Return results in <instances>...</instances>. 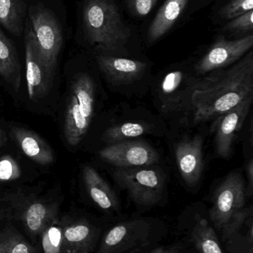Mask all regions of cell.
I'll list each match as a JSON object with an SVG mask.
<instances>
[{
  "instance_id": "13",
  "label": "cell",
  "mask_w": 253,
  "mask_h": 253,
  "mask_svg": "<svg viewBox=\"0 0 253 253\" xmlns=\"http://www.w3.org/2000/svg\"><path fill=\"white\" fill-rule=\"evenodd\" d=\"M175 155L184 182L190 187H195L203 172V138L196 135L181 140L175 144Z\"/></svg>"
},
{
  "instance_id": "22",
  "label": "cell",
  "mask_w": 253,
  "mask_h": 253,
  "mask_svg": "<svg viewBox=\"0 0 253 253\" xmlns=\"http://www.w3.org/2000/svg\"><path fill=\"white\" fill-rule=\"evenodd\" d=\"M0 253H37L22 234L12 226L0 230Z\"/></svg>"
},
{
  "instance_id": "14",
  "label": "cell",
  "mask_w": 253,
  "mask_h": 253,
  "mask_svg": "<svg viewBox=\"0 0 253 253\" xmlns=\"http://www.w3.org/2000/svg\"><path fill=\"white\" fill-rule=\"evenodd\" d=\"M25 62L28 96L31 99H38L49 91L51 84L46 79L31 28H28L25 38Z\"/></svg>"
},
{
  "instance_id": "20",
  "label": "cell",
  "mask_w": 253,
  "mask_h": 253,
  "mask_svg": "<svg viewBox=\"0 0 253 253\" xmlns=\"http://www.w3.org/2000/svg\"><path fill=\"white\" fill-rule=\"evenodd\" d=\"M23 14L22 0H0V24L9 32L20 35Z\"/></svg>"
},
{
  "instance_id": "15",
  "label": "cell",
  "mask_w": 253,
  "mask_h": 253,
  "mask_svg": "<svg viewBox=\"0 0 253 253\" xmlns=\"http://www.w3.org/2000/svg\"><path fill=\"white\" fill-rule=\"evenodd\" d=\"M98 62L107 79L116 84L132 83L140 78L147 68V64L141 61L105 55L98 56Z\"/></svg>"
},
{
  "instance_id": "4",
  "label": "cell",
  "mask_w": 253,
  "mask_h": 253,
  "mask_svg": "<svg viewBox=\"0 0 253 253\" xmlns=\"http://www.w3.org/2000/svg\"><path fill=\"white\" fill-rule=\"evenodd\" d=\"M40 239L44 253H92L98 235L86 220L56 215L45 227Z\"/></svg>"
},
{
  "instance_id": "25",
  "label": "cell",
  "mask_w": 253,
  "mask_h": 253,
  "mask_svg": "<svg viewBox=\"0 0 253 253\" xmlns=\"http://www.w3.org/2000/svg\"><path fill=\"white\" fill-rule=\"evenodd\" d=\"M253 0H230L219 10V15L224 19H232L253 10Z\"/></svg>"
},
{
  "instance_id": "30",
  "label": "cell",
  "mask_w": 253,
  "mask_h": 253,
  "mask_svg": "<svg viewBox=\"0 0 253 253\" xmlns=\"http://www.w3.org/2000/svg\"><path fill=\"white\" fill-rule=\"evenodd\" d=\"M148 253H180L178 251L174 249H170V248H158L153 251H150Z\"/></svg>"
},
{
  "instance_id": "8",
  "label": "cell",
  "mask_w": 253,
  "mask_h": 253,
  "mask_svg": "<svg viewBox=\"0 0 253 253\" xmlns=\"http://www.w3.org/2000/svg\"><path fill=\"white\" fill-rule=\"evenodd\" d=\"M200 80L181 70L166 73L160 80L157 90L162 111L171 113L190 108L192 97Z\"/></svg>"
},
{
  "instance_id": "18",
  "label": "cell",
  "mask_w": 253,
  "mask_h": 253,
  "mask_svg": "<svg viewBox=\"0 0 253 253\" xmlns=\"http://www.w3.org/2000/svg\"><path fill=\"white\" fill-rule=\"evenodd\" d=\"M188 2L189 0L165 1L149 28L148 40L150 42L157 41L172 28Z\"/></svg>"
},
{
  "instance_id": "19",
  "label": "cell",
  "mask_w": 253,
  "mask_h": 253,
  "mask_svg": "<svg viewBox=\"0 0 253 253\" xmlns=\"http://www.w3.org/2000/svg\"><path fill=\"white\" fill-rule=\"evenodd\" d=\"M0 76L16 90L20 85V67L16 50L0 29Z\"/></svg>"
},
{
  "instance_id": "7",
  "label": "cell",
  "mask_w": 253,
  "mask_h": 253,
  "mask_svg": "<svg viewBox=\"0 0 253 253\" xmlns=\"http://www.w3.org/2000/svg\"><path fill=\"white\" fill-rule=\"evenodd\" d=\"M116 182L126 190L131 199L142 207L158 203L164 191L165 176L160 169L147 167L118 168L114 172Z\"/></svg>"
},
{
  "instance_id": "31",
  "label": "cell",
  "mask_w": 253,
  "mask_h": 253,
  "mask_svg": "<svg viewBox=\"0 0 253 253\" xmlns=\"http://www.w3.org/2000/svg\"><path fill=\"white\" fill-rule=\"evenodd\" d=\"M1 139H2V132H1V129H0V146L1 144Z\"/></svg>"
},
{
  "instance_id": "28",
  "label": "cell",
  "mask_w": 253,
  "mask_h": 253,
  "mask_svg": "<svg viewBox=\"0 0 253 253\" xmlns=\"http://www.w3.org/2000/svg\"><path fill=\"white\" fill-rule=\"evenodd\" d=\"M125 1L132 14L144 17L155 7L157 0H125Z\"/></svg>"
},
{
  "instance_id": "21",
  "label": "cell",
  "mask_w": 253,
  "mask_h": 253,
  "mask_svg": "<svg viewBox=\"0 0 253 253\" xmlns=\"http://www.w3.org/2000/svg\"><path fill=\"white\" fill-rule=\"evenodd\" d=\"M192 237L196 248L200 253H224L215 230L204 218L197 220Z\"/></svg>"
},
{
  "instance_id": "29",
  "label": "cell",
  "mask_w": 253,
  "mask_h": 253,
  "mask_svg": "<svg viewBox=\"0 0 253 253\" xmlns=\"http://www.w3.org/2000/svg\"><path fill=\"white\" fill-rule=\"evenodd\" d=\"M247 174H248V189L246 192V196L249 195L251 196L253 193V160L252 159L248 162L247 165Z\"/></svg>"
},
{
  "instance_id": "3",
  "label": "cell",
  "mask_w": 253,
  "mask_h": 253,
  "mask_svg": "<svg viewBox=\"0 0 253 253\" xmlns=\"http://www.w3.org/2000/svg\"><path fill=\"white\" fill-rule=\"evenodd\" d=\"M246 199L245 180L241 173L230 172L217 188L209 218L214 227L229 239L242 227L251 210L244 208Z\"/></svg>"
},
{
  "instance_id": "1",
  "label": "cell",
  "mask_w": 253,
  "mask_h": 253,
  "mask_svg": "<svg viewBox=\"0 0 253 253\" xmlns=\"http://www.w3.org/2000/svg\"><path fill=\"white\" fill-rule=\"evenodd\" d=\"M253 96V52H249L226 70L201 79L192 97L193 122L215 121Z\"/></svg>"
},
{
  "instance_id": "9",
  "label": "cell",
  "mask_w": 253,
  "mask_h": 253,
  "mask_svg": "<svg viewBox=\"0 0 253 253\" xmlns=\"http://www.w3.org/2000/svg\"><path fill=\"white\" fill-rule=\"evenodd\" d=\"M253 46V34L235 40L219 37L196 64V75H205L233 65L252 49Z\"/></svg>"
},
{
  "instance_id": "24",
  "label": "cell",
  "mask_w": 253,
  "mask_h": 253,
  "mask_svg": "<svg viewBox=\"0 0 253 253\" xmlns=\"http://www.w3.org/2000/svg\"><path fill=\"white\" fill-rule=\"evenodd\" d=\"M134 224H120L115 226L109 230L104 238L102 246L98 253H111L124 243L125 241L129 240L132 235L131 229Z\"/></svg>"
},
{
  "instance_id": "12",
  "label": "cell",
  "mask_w": 253,
  "mask_h": 253,
  "mask_svg": "<svg viewBox=\"0 0 253 253\" xmlns=\"http://www.w3.org/2000/svg\"><path fill=\"white\" fill-rule=\"evenodd\" d=\"M253 96L244 101L214 121L215 151L218 157L227 159L233 151L236 135L242 129L252 106Z\"/></svg>"
},
{
  "instance_id": "5",
  "label": "cell",
  "mask_w": 253,
  "mask_h": 253,
  "mask_svg": "<svg viewBox=\"0 0 253 253\" xmlns=\"http://www.w3.org/2000/svg\"><path fill=\"white\" fill-rule=\"evenodd\" d=\"M95 91L93 80L87 74H80L71 84L64 124V135L70 145H77L87 133L95 111Z\"/></svg>"
},
{
  "instance_id": "10",
  "label": "cell",
  "mask_w": 253,
  "mask_h": 253,
  "mask_svg": "<svg viewBox=\"0 0 253 253\" xmlns=\"http://www.w3.org/2000/svg\"><path fill=\"white\" fill-rule=\"evenodd\" d=\"M2 217L21 221L29 234L40 236L49 221L58 215L56 205L37 199H18L0 212Z\"/></svg>"
},
{
  "instance_id": "2",
  "label": "cell",
  "mask_w": 253,
  "mask_h": 253,
  "mask_svg": "<svg viewBox=\"0 0 253 253\" xmlns=\"http://www.w3.org/2000/svg\"><path fill=\"white\" fill-rule=\"evenodd\" d=\"M83 22L90 42L105 51L122 50L131 36L114 0H86Z\"/></svg>"
},
{
  "instance_id": "17",
  "label": "cell",
  "mask_w": 253,
  "mask_h": 253,
  "mask_svg": "<svg viewBox=\"0 0 253 253\" xmlns=\"http://www.w3.org/2000/svg\"><path fill=\"white\" fill-rule=\"evenodd\" d=\"M83 180L92 200L104 211H115L118 200L111 187L92 167L83 168Z\"/></svg>"
},
{
  "instance_id": "11",
  "label": "cell",
  "mask_w": 253,
  "mask_h": 253,
  "mask_svg": "<svg viewBox=\"0 0 253 253\" xmlns=\"http://www.w3.org/2000/svg\"><path fill=\"white\" fill-rule=\"evenodd\" d=\"M100 157L118 168L151 166L160 159L157 152L143 141H124L110 144L99 153Z\"/></svg>"
},
{
  "instance_id": "16",
  "label": "cell",
  "mask_w": 253,
  "mask_h": 253,
  "mask_svg": "<svg viewBox=\"0 0 253 253\" xmlns=\"http://www.w3.org/2000/svg\"><path fill=\"white\" fill-rule=\"evenodd\" d=\"M12 134L22 151L30 159L42 165L53 163L54 161L53 150L37 134L19 127L13 128Z\"/></svg>"
},
{
  "instance_id": "23",
  "label": "cell",
  "mask_w": 253,
  "mask_h": 253,
  "mask_svg": "<svg viewBox=\"0 0 253 253\" xmlns=\"http://www.w3.org/2000/svg\"><path fill=\"white\" fill-rule=\"evenodd\" d=\"M150 129V126L146 123L129 122L108 128L104 136L105 141L113 144L142 136L143 135L149 133Z\"/></svg>"
},
{
  "instance_id": "6",
  "label": "cell",
  "mask_w": 253,
  "mask_h": 253,
  "mask_svg": "<svg viewBox=\"0 0 253 253\" xmlns=\"http://www.w3.org/2000/svg\"><path fill=\"white\" fill-rule=\"evenodd\" d=\"M30 19L39 56L51 84L62 47V30L53 13L43 7L30 10Z\"/></svg>"
},
{
  "instance_id": "27",
  "label": "cell",
  "mask_w": 253,
  "mask_h": 253,
  "mask_svg": "<svg viewBox=\"0 0 253 253\" xmlns=\"http://www.w3.org/2000/svg\"><path fill=\"white\" fill-rule=\"evenodd\" d=\"M253 10L232 19L224 28V31H236V32H248L253 30Z\"/></svg>"
},
{
  "instance_id": "26",
  "label": "cell",
  "mask_w": 253,
  "mask_h": 253,
  "mask_svg": "<svg viewBox=\"0 0 253 253\" xmlns=\"http://www.w3.org/2000/svg\"><path fill=\"white\" fill-rule=\"evenodd\" d=\"M20 175V168L13 158L4 156L0 159V182L14 181Z\"/></svg>"
}]
</instances>
